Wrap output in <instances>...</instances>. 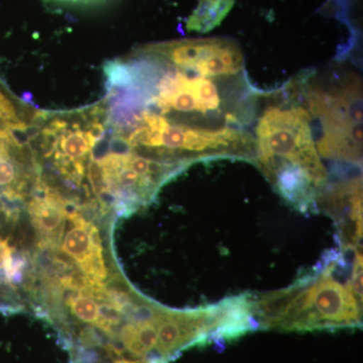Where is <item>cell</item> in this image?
Returning a JSON list of instances; mask_svg holds the SVG:
<instances>
[{
    "mask_svg": "<svg viewBox=\"0 0 363 363\" xmlns=\"http://www.w3.org/2000/svg\"><path fill=\"white\" fill-rule=\"evenodd\" d=\"M305 108L319 126L318 152L327 159L362 164V90L357 74H332L330 78L301 79Z\"/></svg>",
    "mask_w": 363,
    "mask_h": 363,
    "instance_id": "obj_1",
    "label": "cell"
},
{
    "mask_svg": "<svg viewBox=\"0 0 363 363\" xmlns=\"http://www.w3.org/2000/svg\"><path fill=\"white\" fill-rule=\"evenodd\" d=\"M255 164L262 173L277 167L302 169L320 191L328 173L318 152L311 118L303 104L271 105L255 128Z\"/></svg>",
    "mask_w": 363,
    "mask_h": 363,
    "instance_id": "obj_2",
    "label": "cell"
},
{
    "mask_svg": "<svg viewBox=\"0 0 363 363\" xmlns=\"http://www.w3.org/2000/svg\"><path fill=\"white\" fill-rule=\"evenodd\" d=\"M340 255L323 259L316 271L302 276V286L289 308L279 331H315L362 326V304L350 281L335 278ZM362 303V302H360Z\"/></svg>",
    "mask_w": 363,
    "mask_h": 363,
    "instance_id": "obj_3",
    "label": "cell"
},
{
    "mask_svg": "<svg viewBox=\"0 0 363 363\" xmlns=\"http://www.w3.org/2000/svg\"><path fill=\"white\" fill-rule=\"evenodd\" d=\"M150 47L177 68L208 78H236L245 67L240 48L223 38L174 40Z\"/></svg>",
    "mask_w": 363,
    "mask_h": 363,
    "instance_id": "obj_4",
    "label": "cell"
},
{
    "mask_svg": "<svg viewBox=\"0 0 363 363\" xmlns=\"http://www.w3.org/2000/svg\"><path fill=\"white\" fill-rule=\"evenodd\" d=\"M73 227L67 231L61 250L68 259H73L87 281L100 283L106 278L107 271L102 255L101 242L96 227L91 225L77 212L69 215Z\"/></svg>",
    "mask_w": 363,
    "mask_h": 363,
    "instance_id": "obj_5",
    "label": "cell"
},
{
    "mask_svg": "<svg viewBox=\"0 0 363 363\" xmlns=\"http://www.w3.org/2000/svg\"><path fill=\"white\" fill-rule=\"evenodd\" d=\"M235 0H199L187 21L190 32L207 33L220 25Z\"/></svg>",
    "mask_w": 363,
    "mask_h": 363,
    "instance_id": "obj_6",
    "label": "cell"
},
{
    "mask_svg": "<svg viewBox=\"0 0 363 363\" xmlns=\"http://www.w3.org/2000/svg\"><path fill=\"white\" fill-rule=\"evenodd\" d=\"M67 305L72 316L75 318V323L86 325V328L79 334V340L94 331L99 321V305L95 302V298L88 286L83 293L78 294L75 297H70Z\"/></svg>",
    "mask_w": 363,
    "mask_h": 363,
    "instance_id": "obj_7",
    "label": "cell"
},
{
    "mask_svg": "<svg viewBox=\"0 0 363 363\" xmlns=\"http://www.w3.org/2000/svg\"><path fill=\"white\" fill-rule=\"evenodd\" d=\"M0 121L7 124L18 123L16 111L13 104L0 92Z\"/></svg>",
    "mask_w": 363,
    "mask_h": 363,
    "instance_id": "obj_8",
    "label": "cell"
},
{
    "mask_svg": "<svg viewBox=\"0 0 363 363\" xmlns=\"http://www.w3.org/2000/svg\"><path fill=\"white\" fill-rule=\"evenodd\" d=\"M52 2H56L60 4H67V6H92L98 4L105 0H50Z\"/></svg>",
    "mask_w": 363,
    "mask_h": 363,
    "instance_id": "obj_9",
    "label": "cell"
},
{
    "mask_svg": "<svg viewBox=\"0 0 363 363\" xmlns=\"http://www.w3.org/2000/svg\"><path fill=\"white\" fill-rule=\"evenodd\" d=\"M9 298V293H7L6 291L0 286V307H4V306H11V304H9V303L6 302Z\"/></svg>",
    "mask_w": 363,
    "mask_h": 363,
    "instance_id": "obj_10",
    "label": "cell"
}]
</instances>
